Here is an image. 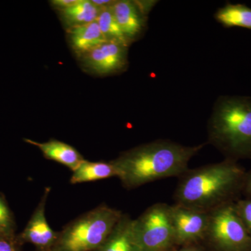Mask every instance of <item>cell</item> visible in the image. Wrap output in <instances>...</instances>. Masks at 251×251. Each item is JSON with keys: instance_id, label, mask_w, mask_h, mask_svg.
I'll list each match as a JSON object with an SVG mask.
<instances>
[{"instance_id": "13", "label": "cell", "mask_w": 251, "mask_h": 251, "mask_svg": "<svg viewBox=\"0 0 251 251\" xmlns=\"http://www.w3.org/2000/svg\"><path fill=\"white\" fill-rule=\"evenodd\" d=\"M68 36L72 49L80 57L108 41L97 21L69 28Z\"/></svg>"}, {"instance_id": "24", "label": "cell", "mask_w": 251, "mask_h": 251, "mask_svg": "<svg viewBox=\"0 0 251 251\" xmlns=\"http://www.w3.org/2000/svg\"><path fill=\"white\" fill-rule=\"evenodd\" d=\"M3 235H5V234L1 233V232H0V237H1V236H3ZM6 236H7V235H6Z\"/></svg>"}, {"instance_id": "20", "label": "cell", "mask_w": 251, "mask_h": 251, "mask_svg": "<svg viewBox=\"0 0 251 251\" xmlns=\"http://www.w3.org/2000/svg\"><path fill=\"white\" fill-rule=\"evenodd\" d=\"M22 246L18 242L17 235L0 237V251H23Z\"/></svg>"}, {"instance_id": "18", "label": "cell", "mask_w": 251, "mask_h": 251, "mask_svg": "<svg viewBox=\"0 0 251 251\" xmlns=\"http://www.w3.org/2000/svg\"><path fill=\"white\" fill-rule=\"evenodd\" d=\"M16 225L14 215L6 200L0 193V232L7 236L16 234Z\"/></svg>"}, {"instance_id": "3", "label": "cell", "mask_w": 251, "mask_h": 251, "mask_svg": "<svg viewBox=\"0 0 251 251\" xmlns=\"http://www.w3.org/2000/svg\"><path fill=\"white\" fill-rule=\"evenodd\" d=\"M208 135L226 159L251 160V97L220 98L209 120Z\"/></svg>"}, {"instance_id": "1", "label": "cell", "mask_w": 251, "mask_h": 251, "mask_svg": "<svg viewBox=\"0 0 251 251\" xmlns=\"http://www.w3.org/2000/svg\"><path fill=\"white\" fill-rule=\"evenodd\" d=\"M203 145L184 146L168 140H158L124 151L112 160L118 172L117 178L126 189L149 183L181 176Z\"/></svg>"}, {"instance_id": "10", "label": "cell", "mask_w": 251, "mask_h": 251, "mask_svg": "<svg viewBox=\"0 0 251 251\" xmlns=\"http://www.w3.org/2000/svg\"><path fill=\"white\" fill-rule=\"evenodd\" d=\"M110 8L119 25L130 42L141 34L145 25V14L138 3L127 0L115 1Z\"/></svg>"}, {"instance_id": "2", "label": "cell", "mask_w": 251, "mask_h": 251, "mask_svg": "<svg viewBox=\"0 0 251 251\" xmlns=\"http://www.w3.org/2000/svg\"><path fill=\"white\" fill-rule=\"evenodd\" d=\"M246 172L237 161L229 159L188 169L178 177L175 204L210 212L235 202L242 194Z\"/></svg>"}, {"instance_id": "22", "label": "cell", "mask_w": 251, "mask_h": 251, "mask_svg": "<svg viewBox=\"0 0 251 251\" xmlns=\"http://www.w3.org/2000/svg\"><path fill=\"white\" fill-rule=\"evenodd\" d=\"M77 1L78 0H53L51 1V4L60 11V10L70 7L75 4Z\"/></svg>"}, {"instance_id": "17", "label": "cell", "mask_w": 251, "mask_h": 251, "mask_svg": "<svg viewBox=\"0 0 251 251\" xmlns=\"http://www.w3.org/2000/svg\"><path fill=\"white\" fill-rule=\"evenodd\" d=\"M110 6L101 8L97 22L107 41L119 43L128 47L130 41L117 22Z\"/></svg>"}, {"instance_id": "11", "label": "cell", "mask_w": 251, "mask_h": 251, "mask_svg": "<svg viewBox=\"0 0 251 251\" xmlns=\"http://www.w3.org/2000/svg\"><path fill=\"white\" fill-rule=\"evenodd\" d=\"M94 251H142L133 232V219L123 214L105 242Z\"/></svg>"}, {"instance_id": "21", "label": "cell", "mask_w": 251, "mask_h": 251, "mask_svg": "<svg viewBox=\"0 0 251 251\" xmlns=\"http://www.w3.org/2000/svg\"><path fill=\"white\" fill-rule=\"evenodd\" d=\"M242 194H244L245 197L251 198V170L246 172Z\"/></svg>"}, {"instance_id": "6", "label": "cell", "mask_w": 251, "mask_h": 251, "mask_svg": "<svg viewBox=\"0 0 251 251\" xmlns=\"http://www.w3.org/2000/svg\"><path fill=\"white\" fill-rule=\"evenodd\" d=\"M133 232L142 251H170L175 245L170 205L156 203L133 220Z\"/></svg>"}, {"instance_id": "9", "label": "cell", "mask_w": 251, "mask_h": 251, "mask_svg": "<svg viewBox=\"0 0 251 251\" xmlns=\"http://www.w3.org/2000/svg\"><path fill=\"white\" fill-rule=\"evenodd\" d=\"M51 188L46 187L27 226L17 239L20 244H31L36 250L50 251L58 239L59 232L51 228L46 216V206Z\"/></svg>"}, {"instance_id": "14", "label": "cell", "mask_w": 251, "mask_h": 251, "mask_svg": "<svg viewBox=\"0 0 251 251\" xmlns=\"http://www.w3.org/2000/svg\"><path fill=\"white\" fill-rule=\"evenodd\" d=\"M72 173L70 179L72 184L92 182L118 176V172L111 161L91 162L84 160Z\"/></svg>"}, {"instance_id": "15", "label": "cell", "mask_w": 251, "mask_h": 251, "mask_svg": "<svg viewBox=\"0 0 251 251\" xmlns=\"http://www.w3.org/2000/svg\"><path fill=\"white\" fill-rule=\"evenodd\" d=\"M101 8L90 0H78L75 4L60 10V14L69 28L95 22Z\"/></svg>"}, {"instance_id": "23", "label": "cell", "mask_w": 251, "mask_h": 251, "mask_svg": "<svg viewBox=\"0 0 251 251\" xmlns=\"http://www.w3.org/2000/svg\"><path fill=\"white\" fill-rule=\"evenodd\" d=\"M174 251H204L203 250L202 248L196 247V246L191 245L185 246L182 249H179V250H176Z\"/></svg>"}, {"instance_id": "25", "label": "cell", "mask_w": 251, "mask_h": 251, "mask_svg": "<svg viewBox=\"0 0 251 251\" xmlns=\"http://www.w3.org/2000/svg\"><path fill=\"white\" fill-rule=\"evenodd\" d=\"M34 251H39V250H36Z\"/></svg>"}, {"instance_id": "16", "label": "cell", "mask_w": 251, "mask_h": 251, "mask_svg": "<svg viewBox=\"0 0 251 251\" xmlns=\"http://www.w3.org/2000/svg\"><path fill=\"white\" fill-rule=\"evenodd\" d=\"M215 18L225 27L251 29V9L245 5L227 4L218 10Z\"/></svg>"}, {"instance_id": "8", "label": "cell", "mask_w": 251, "mask_h": 251, "mask_svg": "<svg viewBox=\"0 0 251 251\" xmlns=\"http://www.w3.org/2000/svg\"><path fill=\"white\" fill-rule=\"evenodd\" d=\"M86 69L100 75H110L124 70L128 64V46L105 41L80 56Z\"/></svg>"}, {"instance_id": "12", "label": "cell", "mask_w": 251, "mask_h": 251, "mask_svg": "<svg viewBox=\"0 0 251 251\" xmlns=\"http://www.w3.org/2000/svg\"><path fill=\"white\" fill-rule=\"evenodd\" d=\"M24 140L28 144L37 147L47 159L57 162L67 167L72 172L85 160L74 147L59 140H50L45 143H39L29 139Z\"/></svg>"}, {"instance_id": "4", "label": "cell", "mask_w": 251, "mask_h": 251, "mask_svg": "<svg viewBox=\"0 0 251 251\" xmlns=\"http://www.w3.org/2000/svg\"><path fill=\"white\" fill-rule=\"evenodd\" d=\"M123 213L100 204L67 224L50 251H94L105 242Z\"/></svg>"}, {"instance_id": "5", "label": "cell", "mask_w": 251, "mask_h": 251, "mask_svg": "<svg viewBox=\"0 0 251 251\" xmlns=\"http://www.w3.org/2000/svg\"><path fill=\"white\" fill-rule=\"evenodd\" d=\"M204 239L216 251H251V236L238 216L234 202L209 212Z\"/></svg>"}, {"instance_id": "7", "label": "cell", "mask_w": 251, "mask_h": 251, "mask_svg": "<svg viewBox=\"0 0 251 251\" xmlns=\"http://www.w3.org/2000/svg\"><path fill=\"white\" fill-rule=\"evenodd\" d=\"M175 245H191L205 239L209 212L180 204L170 205Z\"/></svg>"}, {"instance_id": "19", "label": "cell", "mask_w": 251, "mask_h": 251, "mask_svg": "<svg viewBox=\"0 0 251 251\" xmlns=\"http://www.w3.org/2000/svg\"><path fill=\"white\" fill-rule=\"evenodd\" d=\"M234 206L238 216L251 236V198L238 199L234 202Z\"/></svg>"}]
</instances>
